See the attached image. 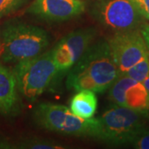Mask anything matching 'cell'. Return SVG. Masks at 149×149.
Here are the masks:
<instances>
[{"label":"cell","mask_w":149,"mask_h":149,"mask_svg":"<svg viewBox=\"0 0 149 149\" xmlns=\"http://www.w3.org/2000/svg\"><path fill=\"white\" fill-rule=\"evenodd\" d=\"M120 76L107 41L91 45L70 68L66 79L68 89L102 93Z\"/></svg>","instance_id":"6da1fadb"},{"label":"cell","mask_w":149,"mask_h":149,"mask_svg":"<svg viewBox=\"0 0 149 149\" xmlns=\"http://www.w3.org/2000/svg\"><path fill=\"white\" fill-rule=\"evenodd\" d=\"M49 45L47 32L25 23L7 25L2 32L0 57L4 62H20L42 54Z\"/></svg>","instance_id":"7a4b0ae2"},{"label":"cell","mask_w":149,"mask_h":149,"mask_svg":"<svg viewBox=\"0 0 149 149\" xmlns=\"http://www.w3.org/2000/svg\"><path fill=\"white\" fill-rule=\"evenodd\" d=\"M33 119L40 128L52 132L76 137L95 139L99 118H82L70 108L61 104L42 103L35 109Z\"/></svg>","instance_id":"3957f363"},{"label":"cell","mask_w":149,"mask_h":149,"mask_svg":"<svg viewBox=\"0 0 149 149\" xmlns=\"http://www.w3.org/2000/svg\"><path fill=\"white\" fill-rule=\"evenodd\" d=\"M58 72L52 50L17 62L13 70L17 91L30 100L42 95Z\"/></svg>","instance_id":"277c9868"},{"label":"cell","mask_w":149,"mask_h":149,"mask_svg":"<svg viewBox=\"0 0 149 149\" xmlns=\"http://www.w3.org/2000/svg\"><path fill=\"white\" fill-rule=\"evenodd\" d=\"M99 118L95 139L109 145L131 144L141 128L144 127L143 114L115 104L108 109Z\"/></svg>","instance_id":"5b68a950"},{"label":"cell","mask_w":149,"mask_h":149,"mask_svg":"<svg viewBox=\"0 0 149 149\" xmlns=\"http://www.w3.org/2000/svg\"><path fill=\"white\" fill-rule=\"evenodd\" d=\"M91 13L103 27L115 32L140 29L144 23L130 0H100L92 6Z\"/></svg>","instance_id":"8992f818"},{"label":"cell","mask_w":149,"mask_h":149,"mask_svg":"<svg viewBox=\"0 0 149 149\" xmlns=\"http://www.w3.org/2000/svg\"><path fill=\"white\" fill-rule=\"evenodd\" d=\"M107 42L120 75L149 54L140 29L116 32Z\"/></svg>","instance_id":"52a82bcc"},{"label":"cell","mask_w":149,"mask_h":149,"mask_svg":"<svg viewBox=\"0 0 149 149\" xmlns=\"http://www.w3.org/2000/svg\"><path fill=\"white\" fill-rule=\"evenodd\" d=\"M109 97L115 104L149 117V92L142 82L122 74L109 88Z\"/></svg>","instance_id":"ba28073f"},{"label":"cell","mask_w":149,"mask_h":149,"mask_svg":"<svg viewBox=\"0 0 149 149\" xmlns=\"http://www.w3.org/2000/svg\"><path fill=\"white\" fill-rule=\"evenodd\" d=\"M95 29L82 28L70 32L52 50L59 71L70 70L82 56L95 38Z\"/></svg>","instance_id":"9c48e42d"},{"label":"cell","mask_w":149,"mask_h":149,"mask_svg":"<svg viewBox=\"0 0 149 149\" xmlns=\"http://www.w3.org/2000/svg\"><path fill=\"white\" fill-rule=\"evenodd\" d=\"M85 8L82 0H34L27 13L44 21L61 22L82 14Z\"/></svg>","instance_id":"30bf717a"},{"label":"cell","mask_w":149,"mask_h":149,"mask_svg":"<svg viewBox=\"0 0 149 149\" xmlns=\"http://www.w3.org/2000/svg\"><path fill=\"white\" fill-rule=\"evenodd\" d=\"M17 104V87L15 76L0 64V113L9 114Z\"/></svg>","instance_id":"8fae6325"},{"label":"cell","mask_w":149,"mask_h":149,"mask_svg":"<svg viewBox=\"0 0 149 149\" xmlns=\"http://www.w3.org/2000/svg\"><path fill=\"white\" fill-rule=\"evenodd\" d=\"M98 106V100L95 92L91 91H79L74 95L70 103L71 112L82 118L94 117Z\"/></svg>","instance_id":"7c38bea8"},{"label":"cell","mask_w":149,"mask_h":149,"mask_svg":"<svg viewBox=\"0 0 149 149\" xmlns=\"http://www.w3.org/2000/svg\"><path fill=\"white\" fill-rule=\"evenodd\" d=\"M0 148H20V149H64L66 148L64 145L52 140L32 138L18 141L17 143H2Z\"/></svg>","instance_id":"4fadbf2b"},{"label":"cell","mask_w":149,"mask_h":149,"mask_svg":"<svg viewBox=\"0 0 149 149\" xmlns=\"http://www.w3.org/2000/svg\"><path fill=\"white\" fill-rule=\"evenodd\" d=\"M124 74L143 83L149 75V54L129 68Z\"/></svg>","instance_id":"5bb4252c"},{"label":"cell","mask_w":149,"mask_h":149,"mask_svg":"<svg viewBox=\"0 0 149 149\" xmlns=\"http://www.w3.org/2000/svg\"><path fill=\"white\" fill-rule=\"evenodd\" d=\"M27 2V0H0V17L16 12Z\"/></svg>","instance_id":"9a60e30c"},{"label":"cell","mask_w":149,"mask_h":149,"mask_svg":"<svg viewBox=\"0 0 149 149\" xmlns=\"http://www.w3.org/2000/svg\"><path fill=\"white\" fill-rule=\"evenodd\" d=\"M131 145L134 148L149 149V129L143 128H141L139 133L133 139Z\"/></svg>","instance_id":"2e32d148"},{"label":"cell","mask_w":149,"mask_h":149,"mask_svg":"<svg viewBox=\"0 0 149 149\" xmlns=\"http://www.w3.org/2000/svg\"><path fill=\"white\" fill-rule=\"evenodd\" d=\"M140 15L146 20H149V0H130Z\"/></svg>","instance_id":"e0dca14e"},{"label":"cell","mask_w":149,"mask_h":149,"mask_svg":"<svg viewBox=\"0 0 149 149\" xmlns=\"http://www.w3.org/2000/svg\"><path fill=\"white\" fill-rule=\"evenodd\" d=\"M140 31L149 52V23H143L140 28Z\"/></svg>","instance_id":"ac0fdd59"},{"label":"cell","mask_w":149,"mask_h":149,"mask_svg":"<svg viewBox=\"0 0 149 149\" xmlns=\"http://www.w3.org/2000/svg\"><path fill=\"white\" fill-rule=\"evenodd\" d=\"M143 85L145 86V88H146V89L148 90V91L149 92V75L147 77V79L143 82Z\"/></svg>","instance_id":"d6986e66"}]
</instances>
